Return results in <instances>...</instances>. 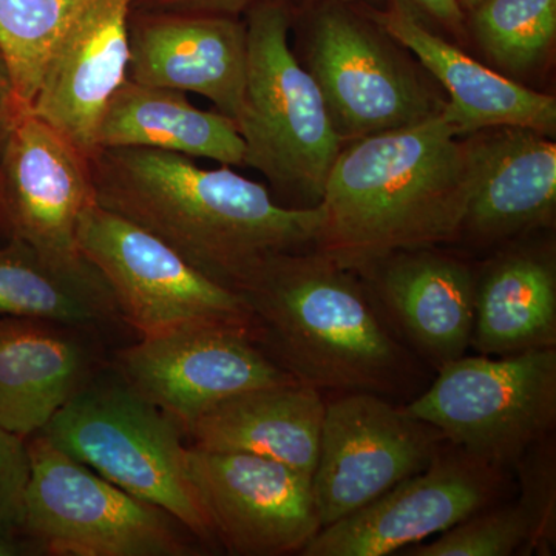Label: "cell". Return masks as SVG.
<instances>
[{
	"mask_svg": "<svg viewBox=\"0 0 556 556\" xmlns=\"http://www.w3.org/2000/svg\"><path fill=\"white\" fill-rule=\"evenodd\" d=\"M89 161L101 207L230 289L263 258L316 244L318 206H285L229 166L203 169L189 156L148 148H100Z\"/></svg>",
	"mask_w": 556,
	"mask_h": 556,
	"instance_id": "1",
	"label": "cell"
},
{
	"mask_svg": "<svg viewBox=\"0 0 556 556\" xmlns=\"http://www.w3.org/2000/svg\"><path fill=\"white\" fill-rule=\"evenodd\" d=\"M463 138L442 110L415 126L343 144L318 203L314 249L364 273L399 252L459 239L473 190Z\"/></svg>",
	"mask_w": 556,
	"mask_h": 556,
	"instance_id": "2",
	"label": "cell"
},
{
	"mask_svg": "<svg viewBox=\"0 0 556 556\" xmlns=\"http://www.w3.org/2000/svg\"><path fill=\"white\" fill-rule=\"evenodd\" d=\"M278 365L299 382L386 394L407 372L404 350L376 316L353 270L316 249L278 252L233 287Z\"/></svg>",
	"mask_w": 556,
	"mask_h": 556,
	"instance_id": "3",
	"label": "cell"
},
{
	"mask_svg": "<svg viewBox=\"0 0 556 556\" xmlns=\"http://www.w3.org/2000/svg\"><path fill=\"white\" fill-rule=\"evenodd\" d=\"M248 68L237 129L244 166L268 179L291 207H316L343 148L316 80L289 43L292 11L268 0L247 16Z\"/></svg>",
	"mask_w": 556,
	"mask_h": 556,
	"instance_id": "4",
	"label": "cell"
},
{
	"mask_svg": "<svg viewBox=\"0 0 556 556\" xmlns=\"http://www.w3.org/2000/svg\"><path fill=\"white\" fill-rule=\"evenodd\" d=\"M291 28L343 144L415 126L447 104L364 5L318 0L292 11Z\"/></svg>",
	"mask_w": 556,
	"mask_h": 556,
	"instance_id": "5",
	"label": "cell"
},
{
	"mask_svg": "<svg viewBox=\"0 0 556 556\" xmlns=\"http://www.w3.org/2000/svg\"><path fill=\"white\" fill-rule=\"evenodd\" d=\"M40 434L119 489L163 508L201 540L215 536L178 424L126 382L79 388Z\"/></svg>",
	"mask_w": 556,
	"mask_h": 556,
	"instance_id": "6",
	"label": "cell"
},
{
	"mask_svg": "<svg viewBox=\"0 0 556 556\" xmlns=\"http://www.w3.org/2000/svg\"><path fill=\"white\" fill-rule=\"evenodd\" d=\"M404 409L490 466L517 463L555 426V346L456 358Z\"/></svg>",
	"mask_w": 556,
	"mask_h": 556,
	"instance_id": "7",
	"label": "cell"
},
{
	"mask_svg": "<svg viewBox=\"0 0 556 556\" xmlns=\"http://www.w3.org/2000/svg\"><path fill=\"white\" fill-rule=\"evenodd\" d=\"M22 533L54 556H182L190 547L163 508L130 495L38 434Z\"/></svg>",
	"mask_w": 556,
	"mask_h": 556,
	"instance_id": "8",
	"label": "cell"
},
{
	"mask_svg": "<svg viewBox=\"0 0 556 556\" xmlns=\"http://www.w3.org/2000/svg\"><path fill=\"white\" fill-rule=\"evenodd\" d=\"M76 240L83 257L108 283L121 316L141 338L193 321L255 331L247 303L233 289L97 201L80 214Z\"/></svg>",
	"mask_w": 556,
	"mask_h": 556,
	"instance_id": "9",
	"label": "cell"
},
{
	"mask_svg": "<svg viewBox=\"0 0 556 556\" xmlns=\"http://www.w3.org/2000/svg\"><path fill=\"white\" fill-rule=\"evenodd\" d=\"M118 368L135 393L182 430L226 399L295 382L255 346L254 331L214 321H193L141 338L121 351Z\"/></svg>",
	"mask_w": 556,
	"mask_h": 556,
	"instance_id": "10",
	"label": "cell"
},
{
	"mask_svg": "<svg viewBox=\"0 0 556 556\" xmlns=\"http://www.w3.org/2000/svg\"><path fill=\"white\" fill-rule=\"evenodd\" d=\"M439 437L382 394L356 391L329 402L311 477L321 527L368 506L424 470L438 455Z\"/></svg>",
	"mask_w": 556,
	"mask_h": 556,
	"instance_id": "11",
	"label": "cell"
},
{
	"mask_svg": "<svg viewBox=\"0 0 556 556\" xmlns=\"http://www.w3.org/2000/svg\"><path fill=\"white\" fill-rule=\"evenodd\" d=\"M193 485L232 555L302 552L321 529L311 477L268 457L189 448Z\"/></svg>",
	"mask_w": 556,
	"mask_h": 556,
	"instance_id": "12",
	"label": "cell"
},
{
	"mask_svg": "<svg viewBox=\"0 0 556 556\" xmlns=\"http://www.w3.org/2000/svg\"><path fill=\"white\" fill-rule=\"evenodd\" d=\"M89 156L46 121L22 113L0 148V228L47 257L84 265L76 228L93 203Z\"/></svg>",
	"mask_w": 556,
	"mask_h": 556,
	"instance_id": "13",
	"label": "cell"
},
{
	"mask_svg": "<svg viewBox=\"0 0 556 556\" xmlns=\"http://www.w3.org/2000/svg\"><path fill=\"white\" fill-rule=\"evenodd\" d=\"M500 470L463 450L438 453L368 506L321 527L300 554L386 556L439 535L489 506Z\"/></svg>",
	"mask_w": 556,
	"mask_h": 556,
	"instance_id": "14",
	"label": "cell"
},
{
	"mask_svg": "<svg viewBox=\"0 0 556 556\" xmlns=\"http://www.w3.org/2000/svg\"><path fill=\"white\" fill-rule=\"evenodd\" d=\"M129 42L127 79L201 94L217 112L239 119L248 68L244 17L131 7Z\"/></svg>",
	"mask_w": 556,
	"mask_h": 556,
	"instance_id": "15",
	"label": "cell"
},
{
	"mask_svg": "<svg viewBox=\"0 0 556 556\" xmlns=\"http://www.w3.org/2000/svg\"><path fill=\"white\" fill-rule=\"evenodd\" d=\"M134 0H97L51 54L30 112L87 156L102 116L129 70Z\"/></svg>",
	"mask_w": 556,
	"mask_h": 556,
	"instance_id": "16",
	"label": "cell"
},
{
	"mask_svg": "<svg viewBox=\"0 0 556 556\" xmlns=\"http://www.w3.org/2000/svg\"><path fill=\"white\" fill-rule=\"evenodd\" d=\"M468 139L473 190L460 237L484 243L547 225L556 206V144L526 127H492Z\"/></svg>",
	"mask_w": 556,
	"mask_h": 556,
	"instance_id": "17",
	"label": "cell"
},
{
	"mask_svg": "<svg viewBox=\"0 0 556 556\" xmlns=\"http://www.w3.org/2000/svg\"><path fill=\"white\" fill-rule=\"evenodd\" d=\"M369 16L419 61L447 91L444 115L460 137L492 127H526L554 137L556 100L468 56L456 43L396 11L364 7Z\"/></svg>",
	"mask_w": 556,
	"mask_h": 556,
	"instance_id": "18",
	"label": "cell"
},
{
	"mask_svg": "<svg viewBox=\"0 0 556 556\" xmlns=\"http://www.w3.org/2000/svg\"><path fill=\"white\" fill-rule=\"evenodd\" d=\"M399 327L438 368L466 356L471 345L477 277L459 260L428 252H399L365 269Z\"/></svg>",
	"mask_w": 556,
	"mask_h": 556,
	"instance_id": "19",
	"label": "cell"
},
{
	"mask_svg": "<svg viewBox=\"0 0 556 556\" xmlns=\"http://www.w3.org/2000/svg\"><path fill=\"white\" fill-rule=\"evenodd\" d=\"M325 407L320 391L295 380L226 399L185 431L195 448L268 457L313 477Z\"/></svg>",
	"mask_w": 556,
	"mask_h": 556,
	"instance_id": "20",
	"label": "cell"
},
{
	"mask_svg": "<svg viewBox=\"0 0 556 556\" xmlns=\"http://www.w3.org/2000/svg\"><path fill=\"white\" fill-rule=\"evenodd\" d=\"M73 327L0 317V428L30 438L79 390L90 354Z\"/></svg>",
	"mask_w": 556,
	"mask_h": 556,
	"instance_id": "21",
	"label": "cell"
},
{
	"mask_svg": "<svg viewBox=\"0 0 556 556\" xmlns=\"http://www.w3.org/2000/svg\"><path fill=\"white\" fill-rule=\"evenodd\" d=\"M97 146L159 149L222 166H244V141L236 121L197 109L182 91L130 79L110 100Z\"/></svg>",
	"mask_w": 556,
	"mask_h": 556,
	"instance_id": "22",
	"label": "cell"
},
{
	"mask_svg": "<svg viewBox=\"0 0 556 556\" xmlns=\"http://www.w3.org/2000/svg\"><path fill=\"white\" fill-rule=\"evenodd\" d=\"M555 342L554 263L536 252H508L477 280L471 346L484 356H508Z\"/></svg>",
	"mask_w": 556,
	"mask_h": 556,
	"instance_id": "23",
	"label": "cell"
},
{
	"mask_svg": "<svg viewBox=\"0 0 556 556\" xmlns=\"http://www.w3.org/2000/svg\"><path fill=\"white\" fill-rule=\"evenodd\" d=\"M118 313L89 262L67 265L16 240L0 248V317L90 328Z\"/></svg>",
	"mask_w": 556,
	"mask_h": 556,
	"instance_id": "24",
	"label": "cell"
},
{
	"mask_svg": "<svg viewBox=\"0 0 556 556\" xmlns=\"http://www.w3.org/2000/svg\"><path fill=\"white\" fill-rule=\"evenodd\" d=\"M555 541V475L533 467L525 473L518 504L479 510L437 540L407 552L412 556H510L551 548Z\"/></svg>",
	"mask_w": 556,
	"mask_h": 556,
	"instance_id": "25",
	"label": "cell"
},
{
	"mask_svg": "<svg viewBox=\"0 0 556 556\" xmlns=\"http://www.w3.org/2000/svg\"><path fill=\"white\" fill-rule=\"evenodd\" d=\"M97 0H0V50L22 108L30 110L58 43Z\"/></svg>",
	"mask_w": 556,
	"mask_h": 556,
	"instance_id": "26",
	"label": "cell"
},
{
	"mask_svg": "<svg viewBox=\"0 0 556 556\" xmlns=\"http://www.w3.org/2000/svg\"><path fill=\"white\" fill-rule=\"evenodd\" d=\"M470 43L496 68L521 76L546 60L556 39V0H482L466 14Z\"/></svg>",
	"mask_w": 556,
	"mask_h": 556,
	"instance_id": "27",
	"label": "cell"
},
{
	"mask_svg": "<svg viewBox=\"0 0 556 556\" xmlns=\"http://www.w3.org/2000/svg\"><path fill=\"white\" fill-rule=\"evenodd\" d=\"M30 481L28 441L0 428V535L22 532Z\"/></svg>",
	"mask_w": 556,
	"mask_h": 556,
	"instance_id": "28",
	"label": "cell"
},
{
	"mask_svg": "<svg viewBox=\"0 0 556 556\" xmlns=\"http://www.w3.org/2000/svg\"><path fill=\"white\" fill-rule=\"evenodd\" d=\"M386 10L396 11L460 49L470 46L466 16L456 0H387Z\"/></svg>",
	"mask_w": 556,
	"mask_h": 556,
	"instance_id": "29",
	"label": "cell"
},
{
	"mask_svg": "<svg viewBox=\"0 0 556 556\" xmlns=\"http://www.w3.org/2000/svg\"><path fill=\"white\" fill-rule=\"evenodd\" d=\"M263 2H268V0H134V9L243 20L249 11Z\"/></svg>",
	"mask_w": 556,
	"mask_h": 556,
	"instance_id": "30",
	"label": "cell"
},
{
	"mask_svg": "<svg viewBox=\"0 0 556 556\" xmlns=\"http://www.w3.org/2000/svg\"><path fill=\"white\" fill-rule=\"evenodd\" d=\"M24 112H28V110L22 108L20 100H17L9 64H7L5 56L0 50V148L9 137L10 130L13 129L14 123Z\"/></svg>",
	"mask_w": 556,
	"mask_h": 556,
	"instance_id": "31",
	"label": "cell"
},
{
	"mask_svg": "<svg viewBox=\"0 0 556 556\" xmlns=\"http://www.w3.org/2000/svg\"><path fill=\"white\" fill-rule=\"evenodd\" d=\"M318 2V0H287L289 9L291 11H299L306 9V7L313 5V3ZM351 2H356L358 5L369 7V9L376 10H386L387 9V0H351Z\"/></svg>",
	"mask_w": 556,
	"mask_h": 556,
	"instance_id": "32",
	"label": "cell"
},
{
	"mask_svg": "<svg viewBox=\"0 0 556 556\" xmlns=\"http://www.w3.org/2000/svg\"><path fill=\"white\" fill-rule=\"evenodd\" d=\"M24 548L16 535H0V556L21 555Z\"/></svg>",
	"mask_w": 556,
	"mask_h": 556,
	"instance_id": "33",
	"label": "cell"
},
{
	"mask_svg": "<svg viewBox=\"0 0 556 556\" xmlns=\"http://www.w3.org/2000/svg\"><path fill=\"white\" fill-rule=\"evenodd\" d=\"M457 5H459L460 11H463L464 16H466L467 13H470L471 10L475 9V7H478L479 3L482 2V0H456Z\"/></svg>",
	"mask_w": 556,
	"mask_h": 556,
	"instance_id": "34",
	"label": "cell"
}]
</instances>
